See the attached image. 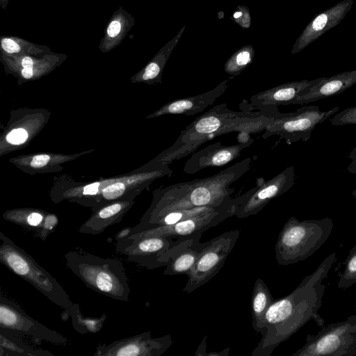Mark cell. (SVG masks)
<instances>
[{"mask_svg": "<svg viewBox=\"0 0 356 356\" xmlns=\"http://www.w3.org/2000/svg\"><path fill=\"white\" fill-rule=\"evenodd\" d=\"M333 126L356 125V106L345 108L330 119Z\"/></svg>", "mask_w": 356, "mask_h": 356, "instance_id": "cell-32", "label": "cell"}, {"mask_svg": "<svg viewBox=\"0 0 356 356\" xmlns=\"http://www.w3.org/2000/svg\"><path fill=\"white\" fill-rule=\"evenodd\" d=\"M241 15H242V13H241V12H236V13L234 14V17H235V18H239Z\"/></svg>", "mask_w": 356, "mask_h": 356, "instance_id": "cell-42", "label": "cell"}, {"mask_svg": "<svg viewBox=\"0 0 356 356\" xmlns=\"http://www.w3.org/2000/svg\"><path fill=\"white\" fill-rule=\"evenodd\" d=\"M132 227H128L121 229L118 232L115 236V240L118 241L119 239L124 238L128 237L131 232Z\"/></svg>", "mask_w": 356, "mask_h": 356, "instance_id": "cell-39", "label": "cell"}, {"mask_svg": "<svg viewBox=\"0 0 356 356\" xmlns=\"http://www.w3.org/2000/svg\"><path fill=\"white\" fill-rule=\"evenodd\" d=\"M207 336H204L197 347L195 353L194 354L195 356H207Z\"/></svg>", "mask_w": 356, "mask_h": 356, "instance_id": "cell-38", "label": "cell"}, {"mask_svg": "<svg viewBox=\"0 0 356 356\" xmlns=\"http://www.w3.org/2000/svg\"><path fill=\"white\" fill-rule=\"evenodd\" d=\"M277 106L258 111H234L226 103L212 107L182 130L172 146L155 159V163L169 165L194 153L197 148L218 136L241 132L249 136L264 131Z\"/></svg>", "mask_w": 356, "mask_h": 356, "instance_id": "cell-3", "label": "cell"}, {"mask_svg": "<svg viewBox=\"0 0 356 356\" xmlns=\"http://www.w3.org/2000/svg\"><path fill=\"white\" fill-rule=\"evenodd\" d=\"M172 48L163 47L137 74V79L148 83L161 82L162 72Z\"/></svg>", "mask_w": 356, "mask_h": 356, "instance_id": "cell-28", "label": "cell"}, {"mask_svg": "<svg viewBox=\"0 0 356 356\" xmlns=\"http://www.w3.org/2000/svg\"><path fill=\"white\" fill-rule=\"evenodd\" d=\"M339 111V107L321 111L314 105L304 106L295 112L282 113L277 108L270 123L265 129L263 138L278 136L288 144L298 141L307 142L316 125L323 122Z\"/></svg>", "mask_w": 356, "mask_h": 356, "instance_id": "cell-8", "label": "cell"}, {"mask_svg": "<svg viewBox=\"0 0 356 356\" xmlns=\"http://www.w3.org/2000/svg\"><path fill=\"white\" fill-rule=\"evenodd\" d=\"M0 326L37 341H44L59 346H65L68 342L62 334L37 321L17 303L2 294L0 296Z\"/></svg>", "mask_w": 356, "mask_h": 356, "instance_id": "cell-10", "label": "cell"}, {"mask_svg": "<svg viewBox=\"0 0 356 356\" xmlns=\"http://www.w3.org/2000/svg\"><path fill=\"white\" fill-rule=\"evenodd\" d=\"M336 252L327 256L310 275H307L289 295L274 300L264 321L261 339L252 356H270L282 343L313 319L319 327L325 325L318 314L325 285V278L336 261Z\"/></svg>", "mask_w": 356, "mask_h": 356, "instance_id": "cell-1", "label": "cell"}, {"mask_svg": "<svg viewBox=\"0 0 356 356\" xmlns=\"http://www.w3.org/2000/svg\"><path fill=\"white\" fill-rule=\"evenodd\" d=\"M295 184V168L291 165L272 179L257 186L237 197L234 216L245 218L259 213L273 199L291 188Z\"/></svg>", "mask_w": 356, "mask_h": 356, "instance_id": "cell-11", "label": "cell"}, {"mask_svg": "<svg viewBox=\"0 0 356 356\" xmlns=\"http://www.w3.org/2000/svg\"><path fill=\"white\" fill-rule=\"evenodd\" d=\"M9 0H0V5L2 9H6Z\"/></svg>", "mask_w": 356, "mask_h": 356, "instance_id": "cell-41", "label": "cell"}, {"mask_svg": "<svg viewBox=\"0 0 356 356\" xmlns=\"http://www.w3.org/2000/svg\"><path fill=\"white\" fill-rule=\"evenodd\" d=\"M356 84V70L343 72L330 77H322L317 84L307 89L292 104L304 105L338 95Z\"/></svg>", "mask_w": 356, "mask_h": 356, "instance_id": "cell-19", "label": "cell"}, {"mask_svg": "<svg viewBox=\"0 0 356 356\" xmlns=\"http://www.w3.org/2000/svg\"><path fill=\"white\" fill-rule=\"evenodd\" d=\"M356 355V315L325 325L315 334H308L306 343L291 356Z\"/></svg>", "mask_w": 356, "mask_h": 356, "instance_id": "cell-7", "label": "cell"}, {"mask_svg": "<svg viewBox=\"0 0 356 356\" xmlns=\"http://www.w3.org/2000/svg\"><path fill=\"white\" fill-rule=\"evenodd\" d=\"M179 240L171 236L124 238L116 241V251L143 268L155 269L168 264V252Z\"/></svg>", "mask_w": 356, "mask_h": 356, "instance_id": "cell-12", "label": "cell"}, {"mask_svg": "<svg viewBox=\"0 0 356 356\" xmlns=\"http://www.w3.org/2000/svg\"><path fill=\"white\" fill-rule=\"evenodd\" d=\"M353 196L356 199V189L351 191Z\"/></svg>", "mask_w": 356, "mask_h": 356, "instance_id": "cell-43", "label": "cell"}, {"mask_svg": "<svg viewBox=\"0 0 356 356\" xmlns=\"http://www.w3.org/2000/svg\"><path fill=\"white\" fill-rule=\"evenodd\" d=\"M72 320L74 329L80 334H96L103 327L107 318L106 314H102L99 317H86L81 310L79 305L74 303L70 309L65 311Z\"/></svg>", "mask_w": 356, "mask_h": 356, "instance_id": "cell-27", "label": "cell"}, {"mask_svg": "<svg viewBox=\"0 0 356 356\" xmlns=\"http://www.w3.org/2000/svg\"><path fill=\"white\" fill-rule=\"evenodd\" d=\"M125 190L126 186L121 182H116L104 187L102 190V198L97 209L100 207L101 201L106 202L119 199L122 197Z\"/></svg>", "mask_w": 356, "mask_h": 356, "instance_id": "cell-33", "label": "cell"}, {"mask_svg": "<svg viewBox=\"0 0 356 356\" xmlns=\"http://www.w3.org/2000/svg\"><path fill=\"white\" fill-rule=\"evenodd\" d=\"M251 61L248 51H241L231 58L225 65V71L231 75H238Z\"/></svg>", "mask_w": 356, "mask_h": 356, "instance_id": "cell-31", "label": "cell"}, {"mask_svg": "<svg viewBox=\"0 0 356 356\" xmlns=\"http://www.w3.org/2000/svg\"><path fill=\"white\" fill-rule=\"evenodd\" d=\"M64 54H48L41 58H36L32 56H3L1 59L8 65L19 67L21 76L26 79H30L35 76L36 72L47 71L51 67L55 66L57 63L65 58Z\"/></svg>", "mask_w": 356, "mask_h": 356, "instance_id": "cell-23", "label": "cell"}, {"mask_svg": "<svg viewBox=\"0 0 356 356\" xmlns=\"http://www.w3.org/2000/svg\"><path fill=\"white\" fill-rule=\"evenodd\" d=\"M0 262L22 278L57 306L67 311L74 302L50 273L24 249L0 232Z\"/></svg>", "mask_w": 356, "mask_h": 356, "instance_id": "cell-6", "label": "cell"}, {"mask_svg": "<svg viewBox=\"0 0 356 356\" xmlns=\"http://www.w3.org/2000/svg\"><path fill=\"white\" fill-rule=\"evenodd\" d=\"M353 3V0H341L316 15L295 42L291 54H296L301 51L327 31L339 24L350 10Z\"/></svg>", "mask_w": 356, "mask_h": 356, "instance_id": "cell-16", "label": "cell"}, {"mask_svg": "<svg viewBox=\"0 0 356 356\" xmlns=\"http://www.w3.org/2000/svg\"><path fill=\"white\" fill-rule=\"evenodd\" d=\"M273 301L265 282L257 278L254 283L251 298L252 325L257 333L261 332L265 314Z\"/></svg>", "mask_w": 356, "mask_h": 356, "instance_id": "cell-25", "label": "cell"}, {"mask_svg": "<svg viewBox=\"0 0 356 356\" xmlns=\"http://www.w3.org/2000/svg\"><path fill=\"white\" fill-rule=\"evenodd\" d=\"M232 79L229 78L222 81L214 88L204 93L170 102L149 117H157L167 114L193 115L200 113L213 104L226 91Z\"/></svg>", "mask_w": 356, "mask_h": 356, "instance_id": "cell-18", "label": "cell"}, {"mask_svg": "<svg viewBox=\"0 0 356 356\" xmlns=\"http://www.w3.org/2000/svg\"><path fill=\"white\" fill-rule=\"evenodd\" d=\"M334 227L332 218L298 220L291 217L279 233L275 255L280 266L303 261L316 252L328 239Z\"/></svg>", "mask_w": 356, "mask_h": 356, "instance_id": "cell-5", "label": "cell"}, {"mask_svg": "<svg viewBox=\"0 0 356 356\" xmlns=\"http://www.w3.org/2000/svg\"><path fill=\"white\" fill-rule=\"evenodd\" d=\"M100 183L95 182L85 186L81 190V194L84 196H94L99 192Z\"/></svg>", "mask_w": 356, "mask_h": 356, "instance_id": "cell-36", "label": "cell"}, {"mask_svg": "<svg viewBox=\"0 0 356 356\" xmlns=\"http://www.w3.org/2000/svg\"><path fill=\"white\" fill-rule=\"evenodd\" d=\"M254 142L248 138L243 142L232 145H223L221 142L212 143L192 154L186 161L183 171L186 174H195L203 169L227 165L238 158L243 149Z\"/></svg>", "mask_w": 356, "mask_h": 356, "instance_id": "cell-15", "label": "cell"}, {"mask_svg": "<svg viewBox=\"0 0 356 356\" xmlns=\"http://www.w3.org/2000/svg\"><path fill=\"white\" fill-rule=\"evenodd\" d=\"M230 348H227L221 351H212L207 353V356H229Z\"/></svg>", "mask_w": 356, "mask_h": 356, "instance_id": "cell-40", "label": "cell"}, {"mask_svg": "<svg viewBox=\"0 0 356 356\" xmlns=\"http://www.w3.org/2000/svg\"><path fill=\"white\" fill-rule=\"evenodd\" d=\"M250 157L211 177L177 183L154 193L153 202L130 235L143 231L151 222L172 211L200 207H218L232 198L231 185L250 168ZM129 235V236H130Z\"/></svg>", "mask_w": 356, "mask_h": 356, "instance_id": "cell-2", "label": "cell"}, {"mask_svg": "<svg viewBox=\"0 0 356 356\" xmlns=\"http://www.w3.org/2000/svg\"><path fill=\"white\" fill-rule=\"evenodd\" d=\"M134 24V17L120 6L113 13L105 27L98 47L100 51L108 52L120 44Z\"/></svg>", "mask_w": 356, "mask_h": 356, "instance_id": "cell-22", "label": "cell"}, {"mask_svg": "<svg viewBox=\"0 0 356 356\" xmlns=\"http://www.w3.org/2000/svg\"><path fill=\"white\" fill-rule=\"evenodd\" d=\"M238 229L230 230L206 242L205 246L189 273L183 289L194 291L211 280L222 268L238 237Z\"/></svg>", "mask_w": 356, "mask_h": 356, "instance_id": "cell-9", "label": "cell"}, {"mask_svg": "<svg viewBox=\"0 0 356 356\" xmlns=\"http://www.w3.org/2000/svg\"><path fill=\"white\" fill-rule=\"evenodd\" d=\"M202 234L179 238L168 252L164 275H188L201 254L205 243H200Z\"/></svg>", "mask_w": 356, "mask_h": 356, "instance_id": "cell-17", "label": "cell"}, {"mask_svg": "<svg viewBox=\"0 0 356 356\" xmlns=\"http://www.w3.org/2000/svg\"><path fill=\"white\" fill-rule=\"evenodd\" d=\"M3 218L33 232L42 241L55 231L58 222L54 214L29 209L8 211L3 213Z\"/></svg>", "mask_w": 356, "mask_h": 356, "instance_id": "cell-20", "label": "cell"}, {"mask_svg": "<svg viewBox=\"0 0 356 356\" xmlns=\"http://www.w3.org/2000/svg\"><path fill=\"white\" fill-rule=\"evenodd\" d=\"M133 205L132 202H114L100 207L79 229V232L97 235L112 225L118 223Z\"/></svg>", "mask_w": 356, "mask_h": 356, "instance_id": "cell-21", "label": "cell"}, {"mask_svg": "<svg viewBox=\"0 0 356 356\" xmlns=\"http://www.w3.org/2000/svg\"><path fill=\"white\" fill-rule=\"evenodd\" d=\"M356 284V244L350 250L344 269L339 274L338 288L346 289Z\"/></svg>", "mask_w": 356, "mask_h": 356, "instance_id": "cell-30", "label": "cell"}, {"mask_svg": "<svg viewBox=\"0 0 356 356\" xmlns=\"http://www.w3.org/2000/svg\"><path fill=\"white\" fill-rule=\"evenodd\" d=\"M64 258L67 267L87 287L117 300H129L128 277L119 260L76 250L67 252Z\"/></svg>", "mask_w": 356, "mask_h": 356, "instance_id": "cell-4", "label": "cell"}, {"mask_svg": "<svg viewBox=\"0 0 356 356\" xmlns=\"http://www.w3.org/2000/svg\"><path fill=\"white\" fill-rule=\"evenodd\" d=\"M216 207H200L192 208L190 209H181L170 211L161 216L152 222H151L143 230L157 226L172 225L179 221L188 219L189 218L194 217L202 214L204 213L208 212L215 209Z\"/></svg>", "mask_w": 356, "mask_h": 356, "instance_id": "cell-29", "label": "cell"}, {"mask_svg": "<svg viewBox=\"0 0 356 356\" xmlns=\"http://www.w3.org/2000/svg\"><path fill=\"white\" fill-rule=\"evenodd\" d=\"M51 352L37 348L22 337L0 326V356H54Z\"/></svg>", "mask_w": 356, "mask_h": 356, "instance_id": "cell-24", "label": "cell"}, {"mask_svg": "<svg viewBox=\"0 0 356 356\" xmlns=\"http://www.w3.org/2000/svg\"><path fill=\"white\" fill-rule=\"evenodd\" d=\"M49 160L50 156L47 154H38L32 158L30 165L33 168H42L44 166Z\"/></svg>", "mask_w": 356, "mask_h": 356, "instance_id": "cell-35", "label": "cell"}, {"mask_svg": "<svg viewBox=\"0 0 356 356\" xmlns=\"http://www.w3.org/2000/svg\"><path fill=\"white\" fill-rule=\"evenodd\" d=\"M348 158L350 160V163L347 167V170L351 174L356 175V146L350 150Z\"/></svg>", "mask_w": 356, "mask_h": 356, "instance_id": "cell-37", "label": "cell"}, {"mask_svg": "<svg viewBox=\"0 0 356 356\" xmlns=\"http://www.w3.org/2000/svg\"><path fill=\"white\" fill-rule=\"evenodd\" d=\"M321 79L322 77L314 80L294 81L275 86L255 94L251 97L248 103L243 101L239 107L242 111H254L255 109L292 104L299 95Z\"/></svg>", "mask_w": 356, "mask_h": 356, "instance_id": "cell-14", "label": "cell"}, {"mask_svg": "<svg viewBox=\"0 0 356 356\" xmlns=\"http://www.w3.org/2000/svg\"><path fill=\"white\" fill-rule=\"evenodd\" d=\"M1 54L3 56H44L52 54L46 45L31 42L24 38L13 35L0 37Z\"/></svg>", "mask_w": 356, "mask_h": 356, "instance_id": "cell-26", "label": "cell"}, {"mask_svg": "<svg viewBox=\"0 0 356 356\" xmlns=\"http://www.w3.org/2000/svg\"><path fill=\"white\" fill-rule=\"evenodd\" d=\"M172 344V336L153 338L150 331L114 341L110 344H99L95 356H161Z\"/></svg>", "mask_w": 356, "mask_h": 356, "instance_id": "cell-13", "label": "cell"}, {"mask_svg": "<svg viewBox=\"0 0 356 356\" xmlns=\"http://www.w3.org/2000/svg\"><path fill=\"white\" fill-rule=\"evenodd\" d=\"M28 138L26 131L22 128L12 130L6 136V140L10 144L20 145Z\"/></svg>", "mask_w": 356, "mask_h": 356, "instance_id": "cell-34", "label": "cell"}]
</instances>
